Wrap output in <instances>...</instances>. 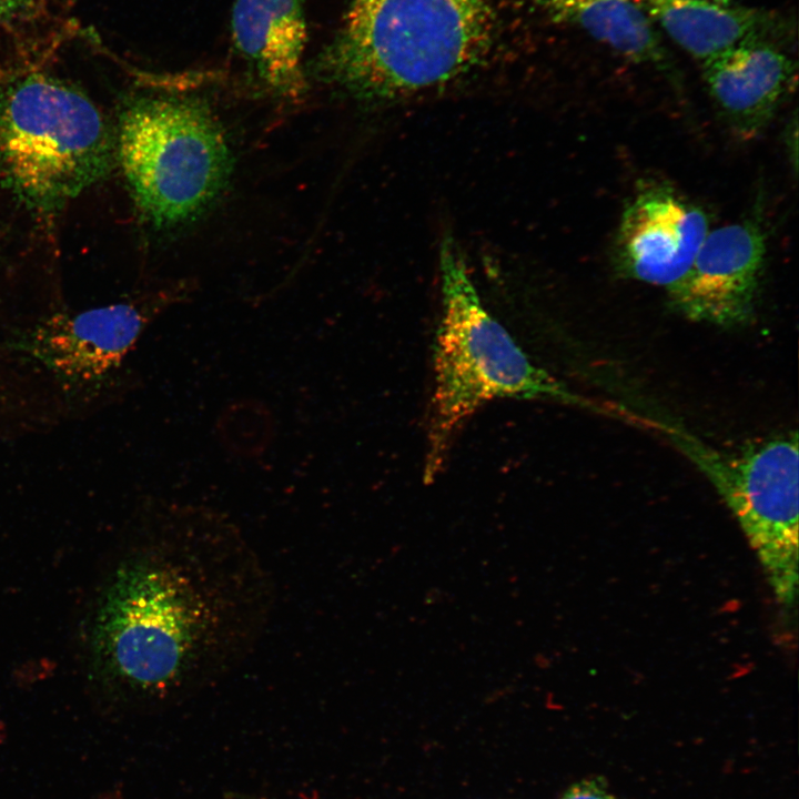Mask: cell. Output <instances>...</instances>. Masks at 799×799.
<instances>
[{
  "label": "cell",
  "instance_id": "1",
  "mask_svg": "<svg viewBox=\"0 0 799 799\" xmlns=\"http://www.w3.org/2000/svg\"><path fill=\"white\" fill-rule=\"evenodd\" d=\"M151 537L114 570L92 626L98 665L152 702L214 684L255 646L273 590L256 552L226 515L169 503Z\"/></svg>",
  "mask_w": 799,
  "mask_h": 799
},
{
  "label": "cell",
  "instance_id": "2",
  "mask_svg": "<svg viewBox=\"0 0 799 799\" xmlns=\"http://www.w3.org/2000/svg\"><path fill=\"white\" fill-rule=\"evenodd\" d=\"M492 30L486 0H350L306 72L361 103H386L471 71Z\"/></svg>",
  "mask_w": 799,
  "mask_h": 799
},
{
  "label": "cell",
  "instance_id": "3",
  "mask_svg": "<svg viewBox=\"0 0 799 799\" xmlns=\"http://www.w3.org/2000/svg\"><path fill=\"white\" fill-rule=\"evenodd\" d=\"M442 313L434 344V390L425 479L443 471L456 433L484 404L498 398L585 400L535 365L483 305L454 236L439 245Z\"/></svg>",
  "mask_w": 799,
  "mask_h": 799
},
{
  "label": "cell",
  "instance_id": "4",
  "mask_svg": "<svg viewBox=\"0 0 799 799\" xmlns=\"http://www.w3.org/2000/svg\"><path fill=\"white\" fill-rule=\"evenodd\" d=\"M112 139L87 95L40 69L23 68L0 87V158L31 201L54 206L109 169Z\"/></svg>",
  "mask_w": 799,
  "mask_h": 799
},
{
  "label": "cell",
  "instance_id": "5",
  "mask_svg": "<svg viewBox=\"0 0 799 799\" xmlns=\"http://www.w3.org/2000/svg\"><path fill=\"white\" fill-rule=\"evenodd\" d=\"M117 148L139 206L158 227L202 213L232 170L223 127L198 98H134L121 114Z\"/></svg>",
  "mask_w": 799,
  "mask_h": 799
},
{
  "label": "cell",
  "instance_id": "6",
  "mask_svg": "<svg viewBox=\"0 0 799 799\" xmlns=\"http://www.w3.org/2000/svg\"><path fill=\"white\" fill-rule=\"evenodd\" d=\"M173 301L171 294H160L54 312L2 328L0 341L54 421L77 417L108 398L146 327Z\"/></svg>",
  "mask_w": 799,
  "mask_h": 799
},
{
  "label": "cell",
  "instance_id": "7",
  "mask_svg": "<svg viewBox=\"0 0 799 799\" xmlns=\"http://www.w3.org/2000/svg\"><path fill=\"white\" fill-rule=\"evenodd\" d=\"M679 442L737 517L777 600L793 605L798 585L797 434L770 438L734 457H724L690 438Z\"/></svg>",
  "mask_w": 799,
  "mask_h": 799
},
{
  "label": "cell",
  "instance_id": "8",
  "mask_svg": "<svg viewBox=\"0 0 799 799\" xmlns=\"http://www.w3.org/2000/svg\"><path fill=\"white\" fill-rule=\"evenodd\" d=\"M709 232L706 212L666 186L640 190L625 208L613 260L626 277L670 291Z\"/></svg>",
  "mask_w": 799,
  "mask_h": 799
},
{
  "label": "cell",
  "instance_id": "9",
  "mask_svg": "<svg viewBox=\"0 0 799 799\" xmlns=\"http://www.w3.org/2000/svg\"><path fill=\"white\" fill-rule=\"evenodd\" d=\"M766 240L754 221L709 231L684 279L668 291L691 320L717 325L746 322L763 265Z\"/></svg>",
  "mask_w": 799,
  "mask_h": 799
},
{
  "label": "cell",
  "instance_id": "10",
  "mask_svg": "<svg viewBox=\"0 0 799 799\" xmlns=\"http://www.w3.org/2000/svg\"><path fill=\"white\" fill-rule=\"evenodd\" d=\"M701 65L710 97L742 139L755 138L769 123L796 70L786 53L763 39L736 45Z\"/></svg>",
  "mask_w": 799,
  "mask_h": 799
},
{
  "label": "cell",
  "instance_id": "11",
  "mask_svg": "<svg viewBox=\"0 0 799 799\" xmlns=\"http://www.w3.org/2000/svg\"><path fill=\"white\" fill-rule=\"evenodd\" d=\"M231 37L237 53L269 89L291 99L305 93V0H234Z\"/></svg>",
  "mask_w": 799,
  "mask_h": 799
},
{
  "label": "cell",
  "instance_id": "12",
  "mask_svg": "<svg viewBox=\"0 0 799 799\" xmlns=\"http://www.w3.org/2000/svg\"><path fill=\"white\" fill-rule=\"evenodd\" d=\"M552 21L569 24L637 64L671 65L655 23L635 0H534Z\"/></svg>",
  "mask_w": 799,
  "mask_h": 799
},
{
  "label": "cell",
  "instance_id": "13",
  "mask_svg": "<svg viewBox=\"0 0 799 799\" xmlns=\"http://www.w3.org/2000/svg\"><path fill=\"white\" fill-rule=\"evenodd\" d=\"M649 19L701 63L745 42L762 39L766 18L709 0H635Z\"/></svg>",
  "mask_w": 799,
  "mask_h": 799
},
{
  "label": "cell",
  "instance_id": "14",
  "mask_svg": "<svg viewBox=\"0 0 799 799\" xmlns=\"http://www.w3.org/2000/svg\"><path fill=\"white\" fill-rule=\"evenodd\" d=\"M49 422L42 400L0 341V443L30 426Z\"/></svg>",
  "mask_w": 799,
  "mask_h": 799
},
{
  "label": "cell",
  "instance_id": "15",
  "mask_svg": "<svg viewBox=\"0 0 799 799\" xmlns=\"http://www.w3.org/2000/svg\"><path fill=\"white\" fill-rule=\"evenodd\" d=\"M222 443L234 454L252 456L263 453L273 437V418L264 405L255 401L231 404L219 421Z\"/></svg>",
  "mask_w": 799,
  "mask_h": 799
},
{
  "label": "cell",
  "instance_id": "16",
  "mask_svg": "<svg viewBox=\"0 0 799 799\" xmlns=\"http://www.w3.org/2000/svg\"><path fill=\"white\" fill-rule=\"evenodd\" d=\"M57 0H0V26L22 27L47 16Z\"/></svg>",
  "mask_w": 799,
  "mask_h": 799
},
{
  "label": "cell",
  "instance_id": "17",
  "mask_svg": "<svg viewBox=\"0 0 799 799\" xmlns=\"http://www.w3.org/2000/svg\"><path fill=\"white\" fill-rule=\"evenodd\" d=\"M562 799H616L605 787L603 781L596 779L585 780L573 786Z\"/></svg>",
  "mask_w": 799,
  "mask_h": 799
},
{
  "label": "cell",
  "instance_id": "18",
  "mask_svg": "<svg viewBox=\"0 0 799 799\" xmlns=\"http://www.w3.org/2000/svg\"><path fill=\"white\" fill-rule=\"evenodd\" d=\"M709 1H714V2H717V3L724 4V6H732V4H736V3H735V0H709Z\"/></svg>",
  "mask_w": 799,
  "mask_h": 799
}]
</instances>
